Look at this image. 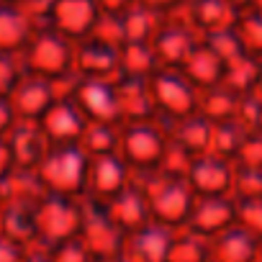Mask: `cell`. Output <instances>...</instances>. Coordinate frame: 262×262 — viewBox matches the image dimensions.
Instances as JSON below:
<instances>
[{
    "label": "cell",
    "mask_w": 262,
    "mask_h": 262,
    "mask_svg": "<svg viewBox=\"0 0 262 262\" xmlns=\"http://www.w3.org/2000/svg\"><path fill=\"white\" fill-rule=\"evenodd\" d=\"M131 183H137L147 193L155 221H162L175 229L185 226L190 208L195 203V190L190 188L188 178H175L162 172L160 167H147L131 170Z\"/></svg>",
    "instance_id": "6da1fadb"
},
{
    "label": "cell",
    "mask_w": 262,
    "mask_h": 262,
    "mask_svg": "<svg viewBox=\"0 0 262 262\" xmlns=\"http://www.w3.org/2000/svg\"><path fill=\"white\" fill-rule=\"evenodd\" d=\"M88 170H90V155L80 142L52 144L36 167L44 188L64 195H85Z\"/></svg>",
    "instance_id": "7a4b0ae2"
},
{
    "label": "cell",
    "mask_w": 262,
    "mask_h": 262,
    "mask_svg": "<svg viewBox=\"0 0 262 262\" xmlns=\"http://www.w3.org/2000/svg\"><path fill=\"white\" fill-rule=\"evenodd\" d=\"M36 226L39 239H44L49 247L77 236L82 226V195L47 190L36 203Z\"/></svg>",
    "instance_id": "3957f363"
},
{
    "label": "cell",
    "mask_w": 262,
    "mask_h": 262,
    "mask_svg": "<svg viewBox=\"0 0 262 262\" xmlns=\"http://www.w3.org/2000/svg\"><path fill=\"white\" fill-rule=\"evenodd\" d=\"M26 67L29 72L52 80L67 77L70 72H75V39L52 26L34 34L26 44Z\"/></svg>",
    "instance_id": "277c9868"
},
{
    "label": "cell",
    "mask_w": 262,
    "mask_h": 262,
    "mask_svg": "<svg viewBox=\"0 0 262 262\" xmlns=\"http://www.w3.org/2000/svg\"><path fill=\"white\" fill-rule=\"evenodd\" d=\"M80 236L90 247L95 257H118L126 247V231L113 219L108 201H100L95 195H82V226Z\"/></svg>",
    "instance_id": "5b68a950"
},
{
    "label": "cell",
    "mask_w": 262,
    "mask_h": 262,
    "mask_svg": "<svg viewBox=\"0 0 262 262\" xmlns=\"http://www.w3.org/2000/svg\"><path fill=\"white\" fill-rule=\"evenodd\" d=\"M167 149V134L157 118L149 121H123L118 152L131 165V170L160 167Z\"/></svg>",
    "instance_id": "8992f818"
},
{
    "label": "cell",
    "mask_w": 262,
    "mask_h": 262,
    "mask_svg": "<svg viewBox=\"0 0 262 262\" xmlns=\"http://www.w3.org/2000/svg\"><path fill=\"white\" fill-rule=\"evenodd\" d=\"M149 88H152V100L157 105V116L178 118V116H188L198 111L201 88L183 70L160 67L149 77Z\"/></svg>",
    "instance_id": "52a82bcc"
},
{
    "label": "cell",
    "mask_w": 262,
    "mask_h": 262,
    "mask_svg": "<svg viewBox=\"0 0 262 262\" xmlns=\"http://www.w3.org/2000/svg\"><path fill=\"white\" fill-rule=\"evenodd\" d=\"M70 98L80 105V111L90 121H111L123 123L121 118V100L113 77H82L77 75Z\"/></svg>",
    "instance_id": "ba28073f"
},
{
    "label": "cell",
    "mask_w": 262,
    "mask_h": 262,
    "mask_svg": "<svg viewBox=\"0 0 262 262\" xmlns=\"http://www.w3.org/2000/svg\"><path fill=\"white\" fill-rule=\"evenodd\" d=\"M201 41L203 36L193 29V24L188 18L178 21L172 18V13L162 18L157 34L152 36V47L160 59V67H175V70H183V64L188 62V57L195 52Z\"/></svg>",
    "instance_id": "9c48e42d"
},
{
    "label": "cell",
    "mask_w": 262,
    "mask_h": 262,
    "mask_svg": "<svg viewBox=\"0 0 262 262\" xmlns=\"http://www.w3.org/2000/svg\"><path fill=\"white\" fill-rule=\"evenodd\" d=\"M234 167H236L234 160L208 149L193 157L185 178L195 190V195H231Z\"/></svg>",
    "instance_id": "30bf717a"
},
{
    "label": "cell",
    "mask_w": 262,
    "mask_h": 262,
    "mask_svg": "<svg viewBox=\"0 0 262 262\" xmlns=\"http://www.w3.org/2000/svg\"><path fill=\"white\" fill-rule=\"evenodd\" d=\"M236 224V198L234 195H195L190 216L183 229L213 239L224 229Z\"/></svg>",
    "instance_id": "8fae6325"
},
{
    "label": "cell",
    "mask_w": 262,
    "mask_h": 262,
    "mask_svg": "<svg viewBox=\"0 0 262 262\" xmlns=\"http://www.w3.org/2000/svg\"><path fill=\"white\" fill-rule=\"evenodd\" d=\"M131 183V165L123 160L121 152H103L90 155V170H88V195H95L100 201H111L116 193H121Z\"/></svg>",
    "instance_id": "7c38bea8"
},
{
    "label": "cell",
    "mask_w": 262,
    "mask_h": 262,
    "mask_svg": "<svg viewBox=\"0 0 262 262\" xmlns=\"http://www.w3.org/2000/svg\"><path fill=\"white\" fill-rule=\"evenodd\" d=\"M175 236H178L175 226H167V224L152 219L126 236L123 252L134 262H170Z\"/></svg>",
    "instance_id": "4fadbf2b"
},
{
    "label": "cell",
    "mask_w": 262,
    "mask_h": 262,
    "mask_svg": "<svg viewBox=\"0 0 262 262\" xmlns=\"http://www.w3.org/2000/svg\"><path fill=\"white\" fill-rule=\"evenodd\" d=\"M121 47L95 34L75 41V75L82 77H116Z\"/></svg>",
    "instance_id": "5bb4252c"
},
{
    "label": "cell",
    "mask_w": 262,
    "mask_h": 262,
    "mask_svg": "<svg viewBox=\"0 0 262 262\" xmlns=\"http://www.w3.org/2000/svg\"><path fill=\"white\" fill-rule=\"evenodd\" d=\"M157 121L162 123L165 134L172 144L183 147L185 152H190L193 157L201 152L211 149V137H213V121H208L203 113L193 111L188 116H178V118H167V116H157Z\"/></svg>",
    "instance_id": "9a60e30c"
},
{
    "label": "cell",
    "mask_w": 262,
    "mask_h": 262,
    "mask_svg": "<svg viewBox=\"0 0 262 262\" xmlns=\"http://www.w3.org/2000/svg\"><path fill=\"white\" fill-rule=\"evenodd\" d=\"M54 82L57 80L44 77V75H36V72H29V75L18 77V82L11 90V103H13L16 113L21 118L39 121L49 111V105L57 100Z\"/></svg>",
    "instance_id": "2e32d148"
},
{
    "label": "cell",
    "mask_w": 262,
    "mask_h": 262,
    "mask_svg": "<svg viewBox=\"0 0 262 262\" xmlns=\"http://www.w3.org/2000/svg\"><path fill=\"white\" fill-rule=\"evenodd\" d=\"M88 116L80 111V105L64 95V98H57L49 111L39 118V123L44 126L47 137L52 144H59V142H80L82 134H85V126H88Z\"/></svg>",
    "instance_id": "e0dca14e"
},
{
    "label": "cell",
    "mask_w": 262,
    "mask_h": 262,
    "mask_svg": "<svg viewBox=\"0 0 262 262\" xmlns=\"http://www.w3.org/2000/svg\"><path fill=\"white\" fill-rule=\"evenodd\" d=\"M100 8L95 0H57L49 11V26L70 39H85L98 24Z\"/></svg>",
    "instance_id": "ac0fdd59"
},
{
    "label": "cell",
    "mask_w": 262,
    "mask_h": 262,
    "mask_svg": "<svg viewBox=\"0 0 262 262\" xmlns=\"http://www.w3.org/2000/svg\"><path fill=\"white\" fill-rule=\"evenodd\" d=\"M118 100H121V118L123 121H149L157 118V105L152 100L149 77L139 75H116Z\"/></svg>",
    "instance_id": "d6986e66"
},
{
    "label": "cell",
    "mask_w": 262,
    "mask_h": 262,
    "mask_svg": "<svg viewBox=\"0 0 262 262\" xmlns=\"http://www.w3.org/2000/svg\"><path fill=\"white\" fill-rule=\"evenodd\" d=\"M259 239L242 224H231L211 239V262H254Z\"/></svg>",
    "instance_id": "ffe728a7"
},
{
    "label": "cell",
    "mask_w": 262,
    "mask_h": 262,
    "mask_svg": "<svg viewBox=\"0 0 262 262\" xmlns=\"http://www.w3.org/2000/svg\"><path fill=\"white\" fill-rule=\"evenodd\" d=\"M108 208L113 213V219L118 221V226L131 234L137 231L139 226H144L147 221H152V208H149V198L147 193L137 185V183H128L121 193H116L108 201Z\"/></svg>",
    "instance_id": "44dd1931"
},
{
    "label": "cell",
    "mask_w": 262,
    "mask_h": 262,
    "mask_svg": "<svg viewBox=\"0 0 262 262\" xmlns=\"http://www.w3.org/2000/svg\"><path fill=\"white\" fill-rule=\"evenodd\" d=\"M185 11H188V21L193 24V29L201 36L231 29L236 24L239 13H242L229 3V0H188Z\"/></svg>",
    "instance_id": "7402d4cb"
},
{
    "label": "cell",
    "mask_w": 262,
    "mask_h": 262,
    "mask_svg": "<svg viewBox=\"0 0 262 262\" xmlns=\"http://www.w3.org/2000/svg\"><path fill=\"white\" fill-rule=\"evenodd\" d=\"M26 123H21L16 128V134L11 139V149H13V160L18 167L24 170H36L39 162L44 160L47 149L52 147L49 137H47V131L44 126L36 121L31 123V118H24Z\"/></svg>",
    "instance_id": "603a6c76"
},
{
    "label": "cell",
    "mask_w": 262,
    "mask_h": 262,
    "mask_svg": "<svg viewBox=\"0 0 262 262\" xmlns=\"http://www.w3.org/2000/svg\"><path fill=\"white\" fill-rule=\"evenodd\" d=\"M224 67H226V62H224L206 41H201V44L195 47V52L188 57V62L183 64V72L203 90V88H211V85L221 82Z\"/></svg>",
    "instance_id": "cb8c5ba5"
},
{
    "label": "cell",
    "mask_w": 262,
    "mask_h": 262,
    "mask_svg": "<svg viewBox=\"0 0 262 262\" xmlns=\"http://www.w3.org/2000/svg\"><path fill=\"white\" fill-rule=\"evenodd\" d=\"M165 16L167 13H160V11L139 3V0H134V3L121 13V18H123V36H126L123 44L126 41H152V36L157 34V29H160Z\"/></svg>",
    "instance_id": "d4e9b609"
},
{
    "label": "cell",
    "mask_w": 262,
    "mask_h": 262,
    "mask_svg": "<svg viewBox=\"0 0 262 262\" xmlns=\"http://www.w3.org/2000/svg\"><path fill=\"white\" fill-rule=\"evenodd\" d=\"M157 70H160V59L155 54L152 41H126V44H121L118 75L152 77Z\"/></svg>",
    "instance_id": "484cf974"
},
{
    "label": "cell",
    "mask_w": 262,
    "mask_h": 262,
    "mask_svg": "<svg viewBox=\"0 0 262 262\" xmlns=\"http://www.w3.org/2000/svg\"><path fill=\"white\" fill-rule=\"evenodd\" d=\"M236 105H239V93L231 90L224 82L203 88L201 95H198V113H203L213 123L224 121V118H234L236 116Z\"/></svg>",
    "instance_id": "4316f807"
},
{
    "label": "cell",
    "mask_w": 262,
    "mask_h": 262,
    "mask_svg": "<svg viewBox=\"0 0 262 262\" xmlns=\"http://www.w3.org/2000/svg\"><path fill=\"white\" fill-rule=\"evenodd\" d=\"M29 16L16 6H0V52H13L29 44L31 39Z\"/></svg>",
    "instance_id": "83f0119b"
},
{
    "label": "cell",
    "mask_w": 262,
    "mask_h": 262,
    "mask_svg": "<svg viewBox=\"0 0 262 262\" xmlns=\"http://www.w3.org/2000/svg\"><path fill=\"white\" fill-rule=\"evenodd\" d=\"M259 72H262V59L254 57V54L242 52V54H236L234 59L226 62L221 82L229 85L231 90H236L239 95H242V93H252V90L257 88Z\"/></svg>",
    "instance_id": "f1b7e54d"
},
{
    "label": "cell",
    "mask_w": 262,
    "mask_h": 262,
    "mask_svg": "<svg viewBox=\"0 0 262 262\" xmlns=\"http://www.w3.org/2000/svg\"><path fill=\"white\" fill-rule=\"evenodd\" d=\"M247 134H249V128H247L239 118L216 121V123H213V137H211V149L236 162Z\"/></svg>",
    "instance_id": "f546056e"
},
{
    "label": "cell",
    "mask_w": 262,
    "mask_h": 262,
    "mask_svg": "<svg viewBox=\"0 0 262 262\" xmlns=\"http://www.w3.org/2000/svg\"><path fill=\"white\" fill-rule=\"evenodd\" d=\"M80 144L88 149V155L118 152V147H121V123H111V121H88Z\"/></svg>",
    "instance_id": "4dcf8cb0"
},
{
    "label": "cell",
    "mask_w": 262,
    "mask_h": 262,
    "mask_svg": "<svg viewBox=\"0 0 262 262\" xmlns=\"http://www.w3.org/2000/svg\"><path fill=\"white\" fill-rule=\"evenodd\" d=\"M170 262H211V239L188 231V229H178V236L172 242V252H170Z\"/></svg>",
    "instance_id": "1f68e13d"
},
{
    "label": "cell",
    "mask_w": 262,
    "mask_h": 262,
    "mask_svg": "<svg viewBox=\"0 0 262 262\" xmlns=\"http://www.w3.org/2000/svg\"><path fill=\"white\" fill-rule=\"evenodd\" d=\"M236 36L244 47L247 54H254L262 59V11L257 8H244L234 24Z\"/></svg>",
    "instance_id": "d6a6232c"
},
{
    "label": "cell",
    "mask_w": 262,
    "mask_h": 262,
    "mask_svg": "<svg viewBox=\"0 0 262 262\" xmlns=\"http://www.w3.org/2000/svg\"><path fill=\"white\" fill-rule=\"evenodd\" d=\"M231 195L242 198H262V167L257 165H236L234 167V185Z\"/></svg>",
    "instance_id": "836d02e7"
},
{
    "label": "cell",
    "mask_w": 262,
    "mask_h": 262,
    "mask_svg": "<svg viewBox=\"0 0 262 262\" xmlns=\"http://www.w3.org/2000/svg\"><path fill=\"white\" fill-rule=\"evenodd\" d=\"M93 257L95 254L90 252V247L85 244V239L80 234L52 247V259L54 262H93Z\"/></svg>",
    "instance_id": "e575fe53"
},
{
    "label": "cell",
    "mask_w": 262,
    "mask_h": 262,
    "mask_svg": "<svg viewBox=\"0 0 262 262\" xmlns=\"http://www.w3.org/2000/svg\"><path fill=\"white\" fill-rule=\"evenodd\" d=\"M236 224L249 229L262 242V198H242V201H236Z\"/></svg>",
    "instance_id": "d590c367"
},
{
    "label": "cell",
    "mask_w": 262,
    "mask_h": 262,
    "mask_svg": "<svg viewBox=\"0 0 262 262\" xmlns=\"http://www.w3.org/2000/svg\"><path fill=\"white\" fill-rule=\"evenodd\" d=\"M236 165H257L262 167V128H252L244 144H242V152L236 157Z\"/></svg>",
    "instance_id": "8d00e7d4"
},
{
    "label": "cell",
    "mask_w": 262,
    "mask_h": 262,
    "mask_svg": "<svg viewBox=\"0 0 262 262\" xmlns=\"http://www.w3.org/2000/svg\"><path fill=\"white\" fill-rule=\"evenodd\" d=\"M21 259H24L21 244H16L6 234H0V262H21Z\"/></svg>",
    "instance_id": "74e56055"
},
{
    "label": "cell",
    "mask_w": 262,
    "mask_h": 262,
    "mask_svg": "<svg viewBox=\"0 0 262 262\" xmlns=\"http://www.w3.org/2000/svg\"><path fill=\"white\" fill-rule=\"evenodd\" d=\"M13 116H18V113H16V108H13L11 98L0 95V131H6V128H11V126H13Z\"/></svg>",
    "instance_id": "f35d334b"
},
{
    "label": "cell",
    "mask_w": 262,
    "mask_h": 262,
    "mask_svg": "<svg viewBox=\"0 0 262 262\" xmlns=\"http://www.w3.org/2000/svg\"><path fill=\"white\" fill-rule=\"evenodd\" d=\"M13 165H16V160H13L11 142H3V139H0V178H6V175L11 172Z\"/></svg>",
    "instance_id": "ab89813d"
},
{
    "label": "cell",
    "mask_w": 262,
    "mask_h": 262,
    "mask_svg": "<svg viewBox=\"0 0 262 262\" xmlns=\"http://www.w3.org/2000/svg\"><path fill=\"white\" fill-rule=\"evenodd\" d=\"M139 3H144V6H149V8L160 11V13H172V11L183 8V6L188 3V0H139Z\"/></svg>",
    "instance_id": "60d3db41"
},
{
    "label": "cell",
    "mask_w": 262,
    "mask_h": 262,
    "mask_svg": "<svg viewBox=\"0 0 262 262\" xmlns=\"http://www.w3.org/2000/svg\"><path fill=\"white\" fill-rule=\"evenodd\" d=\"M95 3H98L100 13H123L134 0H95Z\"/></svg>",
    "instance_id": "b9f144b4"
},
{
    "label": "cell",
    "mask_w": 262,
    "mask_h": 262,
    "mask_svg": "<svg viewBox=\"0 0 262 262\" xmlns=\"http://www.w3.org/2000/svg\"><path fill=\"white\" fill-rule=\"evenodd\" d=\"M21 262H54V259H52V252H29L24 254Z\"/></svg>",
    "instance_id": "7bdbcfd3"
},
{
    "label": "cell",
    "mask_w": 262,
    "mask_h": 262,
    "mask_svg": "<svg viewBox=\"0 0 262 262\" xmlns=\"http://www.w3.org/2000/svg\"><path fill=\"white\" fill-rule=\"evenodd\" d=\"M229 3H231L236 11H244V8H249V6H252V0H229Z\"/></svg>",
    "instance_id": "ee69618b"
},
{
    "label": "cell",
    "mask_w": 262,
    "mask_h": 262,
    "mask_svg": "<svg viewBox=\"0 0 262 262\" xmlns=\"http://www.w3.org/2000/svg\"><path fill=\"white\" fill-rule=\"evenodd\" d=\"M249 8H257V11H262V0H252V6Z\"/></svg>",
    "instance_id": "f6af8a7d"
},
{
    "label": "cell",
    "mask_w": 262,
    "mask_h": 262,
    "mask_svg": "<svg viewBox=\"0 0 262 262\" xmlns=\"http://www.w3.org/2000/svg\"><path fill=\"white\" fill-rule=\"evenodd\" d=\"M254 262H262V242H259V249H257V257H254Z\"/></svg>",
    "instance_id": "bcb514c9"
}]
</instances>
